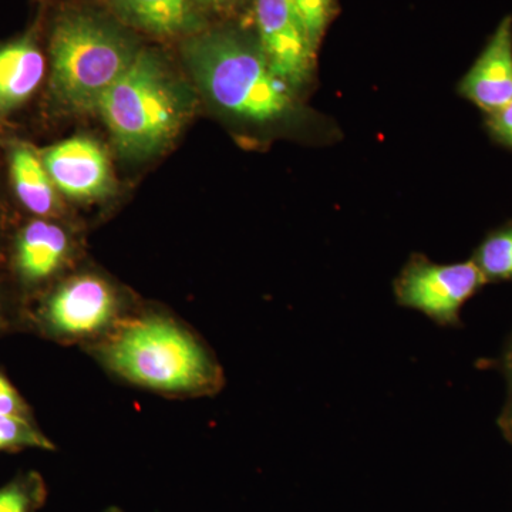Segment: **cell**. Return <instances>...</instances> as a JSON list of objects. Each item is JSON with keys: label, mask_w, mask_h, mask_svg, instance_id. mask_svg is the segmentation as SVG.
<instances>
[{"label": "cell", "mask_w": 512, "mask_h": 512, "mask_svg": "<svg viewBox=\"0 0 512 512\" xmlns=\"http://www.w3.org/2000/svg\"><path fill=\"white\" fill-rule=\"evenodd\" d=\"M121 25L147 35L173 39L204 30L201 10L192 0H109Z\"/></svg>", "instance_id": "7c38bea8"}, {"label": "cell", "mask_w": 512, "mask_h": 512, "mask_svg": "<svg viewBox=\"0 0 512 512\" xmlns=\"http://www.w3.org/2000/svg\"><path fill=\"white\" fill-rule=\"evenodd\" d=\"M103 512H124L123 510H120L119 507H109L106 508Z\"/></svg>", "instance_id": "7402d4cb"}, {"label": "cell", "mask_w": 512, "mask_h": 512, "mask_svg": "<svg viewBox=\"0 0 512 512\" xmlns=\"http://www.w3.org/2000/svg\"><path fill=\"white\" fill-rule=\"evenodd\" d=\"M255 40L271 69L299 94L313 82L319 46L288 0H254Z\"/></svg>", "instance_id": "52a82bcc"}, {"label": "cell", "mask_w": 512, "mask_h": 512, "mask_svg": "<svg viewBox=\"0 0 512 512\" xmlns=\"http://www.w3.org/2000/svg\"><path fill=\"white\" fill-rule=\"evenodd\" d=\"M46 76V57L33 26L0 45V119L25 106Z\"/></svg>", "instance_id": "8fae6325"}, {"label": "cell", "mask_w": 512, "mask_h": 512, "mask_svg": "<svg viewBox=\"0 0 512 512\" xmlns=\"http://www.w3.org/2000/svg\"><path fill=\"white\" fill-rule=\"evenodd\" d=\"M72 232L53 218H35L20 229L13 265L23 285L40 286L55 279L73 261Z\"/></svg>", "instance_id": "9c48e42d"}, {"label": "cell", "mask_w": 512, "mask_h": 512, "mask_svg": "<svg viewBox=\"0 0 512 512\" xmlns=\"http://www.w3.org/2000/svg\"><path fill=\"white\" fill-rule=\"evenodd\" d=\"M138 308L136 299L107 276L80 271L50 289L37 308L36 323L47 338L84 349L109 335Z\"/></svg>", "instance_id": "5b68a950"}, {"label": "cell", "mask_w": 512, "mask_h": 512, "mask_svg": "<svg viewBox=\"0 0 512 512\" xmlns=\"http://www.w3.org/2000/svg\"><path fill=\"white\" fill-rule=\"evenodd\" d=\"M181 53L202 94L241 126L298 128L311 117L299 93L266 62L255 37L232 29H204L185 37Z\"/></svg>", "instance_id": "7a4b0ae2"}, {"label": "cell", "mask_w": 512, "mask_h": 512, "mask_svg": "<svg viewBox=\"0 0 512 512\" xmlns=\"http://www.w3.org/2000/svg\"><path fill=\"white\" fill-rule=\"evenodd\" d=\"M141 46L121 23L84 10L57 16L50 29V93L69 113H96Z\"/></svg>", "instance_id": "277c9868"}, {"label": "cell", "mask_w": 512, "mask_h": 512, "mask_svg": "<svg viewBox=\"0 0 512 512\" xmlns=\"http://www.w3.org/2000/svg\"><path fill=\"white\" fill-rule=\"evenodd\" d=\"M308 29L313 42L320 46L326 30L335 18L336 0H288Z\"/></svg>", "instance_id": "e0dca14e"}, {"label": "cell", "mask_w": 512, "mask_h": 512, "mask_svg": "<svg viewBox=\"0 0 512 512\" xmlns=\"http://www.w3.org/2000/svg\"><path fill=\"white\" fill-rule=\"evenodd\" d=\"M96 113L121 156L147 160L180 136L192 114V96L160 52L141 46Z\"/></svg>", "instance_id": "3957f363"}, {"label": "cell", "mask_w": 512, "mask_h": 512, "mask_svg": "<svg viewBox=\"0 0 512 512\" xmlns=\"http://www.w3.org/2000/svg\"><path fill=\"white\" fill-rule=\"evenodd\" d=\"M46 484L35 471L19 474L0 487V512H37L46 501Z\"/></svg>", "instance_id": "5bb4252c"}, {"label": "cell", "mask_w": 512, "mask_h": 512, "mask_svg": "<svg viewBox=\"0 0 512 512\" xmlns=\"http://www.w3.org/2000/svg\"><path fill=\"white\" fill-rule=\"evenodd\" d=\"M510 369H511V376H512V355H511V360H510Z\"/></svg>", "instance_id": "603a6c76"}, {"label": "cell", "mask_w": 512, "mask_h": 512, "mask_svg": "<svg viewBox=\"0 0 512 512\" xmlns=\"http://www.w3.org/2000/svg\"><path fill=\"white\" fill-rule=\"evenodd\" d=\"M487 127L498 143L512 148V101L488 116Z\"/></svg>", "instance_id": "d6986e66"}, {"label": "cell", "mask_w": 512, "mask_h": 512, "mask_svg": "<svg viewBox=\"0 0 512 512\" xmlns=\"http://www.w3.org/2000/svg\"><path fill=\"white\" fill-rule=\"evenodd\" d=\"M458 93L487 116L512 101V16H505L458 84Z\"/></svg>", "instance_id": "30bf717a"}, {"label": "cell", "mask_w": 512, "mask_h": 512, "mask_svg": "<svg viewBox=\"0 0 512 512\" xmlns=\"http://www.w3.org/2000/svg\"><path fill=\"white\" fill-rule=\"evenodd\" d=\"M487 282L474 261L440 265L414 255L394 281L400 306L421 312L441 326L456 325L464 303Z\"/></svg>", "instance_id": "8992f818"}, {"label": "cell", "mask_w": 512, "mask_h": 512, "mask_svg": "<svg viewBox=\"0 0 512 512\" xmlns=\"http://www.w3.org/2000/svg\"><path fill=\"white\" fill-rule=\"evenodd\" d=\"M0 414L32 419L28 404L20 396L8 377L0 373Z\"/></svg>", "instance_id": "ac0fdd59"}, {"label": "cell", "mask_w": 512, "mask_h": 512, "mask_svg": "<svg viewBox=\"0 0 512 512\" xmlns=\"http://www.w3.org/2000/svg\"><path fill=\"white\" fill-rule=\"evenodd\" d=\"M23 448L56 450L55 443L37 429L32 419L0 414V451L23 450Z\"/></svg>", "instance_id": "2e32d148"}, {"label": "cell", "mask_w": 512, "mask_h": 512, "mask_svg": "<svg viewBox=\"0 0 512 512\" xmlns=\"http://www.w3.org/2000/svg\"><path fill=\"white\" fill-rule=\"evenodd\" d=\"M474 262L488 279H512V227L490 235L478 248Z\"/></svg>", "instance_id": "9a60e30c"}, {"label": "cell", "mask_w": 512, "mask_h": 512, "mask_svg": "<svg viewBox=\"0 0 512 512\" xmlns=\"http://www.w3.org/2000/svg\"><path fill=\"white\" fill-rule=\"evenodd\" d=\"M6 320H8V315H6L5 298H3V293L0 292V330L5 329Z\"/></svg>", "instance_id": "44dd1931"}, {"label": "cell", "mask_w": 512, "mask_h": 512, "mask_svg": "<svg viewBox=\"0 0 512 512\" xmlns=\"http://www.w3.org/2000/svg\"><path fill=\"white\" fill-rule=\"evenodd\" d=\"M62 197L79 202L106 200L116 187L106 148L89 136H74L40 151Z\"/></svg>", "instance_id": "ba28073f"}, {"label": "cell", "mask_w": 512, "mask_h": 512, "mask_svg": "<svg viewBox=\"0 0 512 512\" xmlns=\"http://www.w3.org/2000/svg\"><path fill=\"white\" fill-rule=\"evenodd\" d=\"M110 375L167 397L214 396L225 386L217 356L183 320L141 306L84 348Z\"/></svg>", "instance_id": "6da1fadb"}, {"label": "cell", "mask_w": 512, "mask_h": 512, "mask_svg": "<svg viewBox=\"0 0 512 512\" xmlns=\"http://www.w3.org/2000/svg\"><path fill=\"white\" fill-rule=\"evenodd\" d=\"M200 10H211V12H228L238 6L242 0H192Z\"/></svg>", "instance_id": "ffe728a7"}, {"label": "cell", "mask_w": 512, "mask_h": 512, "mask_svg": "<svg viewBox=\"0 0 512 512\" xmlns=\"http://www.w3.org/2000/svg\"><path fill=\"white\" fill-rule=\"evenodd\" d=\"M9 171L13 191L20 204L37 218H53L62 214V195L43 164L40 151L25 143L9 148Z\"/></svg>", "instance_id": "4fadbf2b"}]
</instances>
